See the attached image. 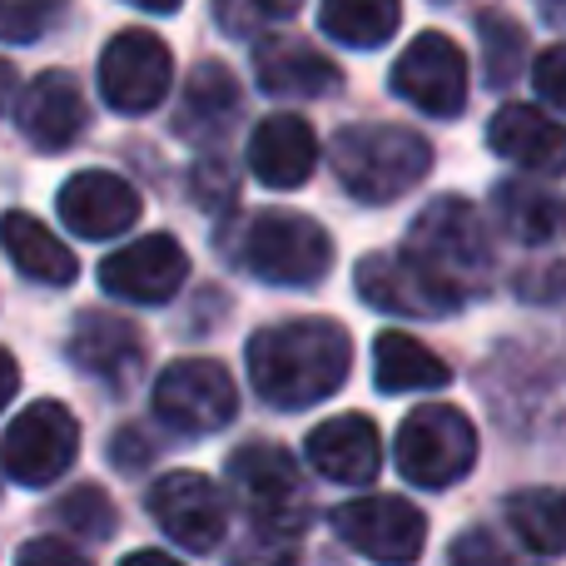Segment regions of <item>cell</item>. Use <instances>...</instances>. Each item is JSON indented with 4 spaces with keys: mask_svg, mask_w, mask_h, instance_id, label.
Listing matches in <instances>:
<instances>
[{
    "mask_svg": "<svg viewBox=\"0 0 566 566\" xmlns=\"http://www.w3.org/2000/svg\"><path fill=\"white\" fill-rule=\"evenodd\" d=\"M353 368V343L328 318H293L249 338V382L269 408L298 412L333 398Z\"/></svg>",
    "mask_w": 566,
    "mask_h": 566,
    "instance_id": "obj_1",
    "label": "cell"
},
{
    "mask_svg": "<svg viewBox=\"0 0 566 566\" xmlns=\"http://www.w3.org/2000/svg\"><path fill=\"white\" fill-rule=\"evenodd\" d=\"M333 175L363 205H392L432 169V145L402 125H348L328 145Z\"/></svg>",
    "mask_w": 566,
    "mask_h": 566,
    "instance_id": "obj_2",
    "label": "cell"
},
{
    "mask_svg": "<svg viewBox=\"0 0 566 566\" xmlns=\"http://www.w3.org/2000/svg\"><path fill=\"white\" fill-rule=\"evenodd\" d=\"M239 269L274 289H313L333 264V239L308 214L293 209H259L234 239Z\"/></svg>",
    "mask_w": 566,
    "mask_h": 566,
    "instance_id": "obj_3",
    "label": "cell"
},
{
    "mask_svg": "<svg viewBox=\"0 0 566 566\" xmlns=\"http://www.w3.org/2000/svg\"><path fill=\"white\" fill-rule=\"evenodd\" d=\"M408 259H418L428 274H438L442 283L462 289L472 298L478 279L492 269V239L482 214L468 205V199L448 195V199H432L418 219H412V234H408Z\"/></svg>",
    "mask_w": 566,
    "mask_h": 566,
    "instance_id": "obj_4",
    "label": "cell"
},
{
    "mask_svg": "<svg viewBox=\"0 0 566 566\" xmlns=\"http://www.w3.org/2000/svg\"><path fill=\"white\" fill-rule=\"evenodd\" d=\"M478 462V428L468 412L448 408V402H428L412 408L398 428V472L412 488L442 492L462 482Z\"/></svg>",
    "mask_w": 566,
    "mask_h": 566,
    "instance_id": "obj_5",
    "label": "cell"
},
{
    "mask_svg": "<svg viewBox=\"0 0 566 566\" xmlns=\"http://www.w3.org/2000/svg\"><path fill=\"white\" fill-rule=\"evenodd\" d=\"M229 482L239 488L249 517H254V537L298 542L303 522H308V497H303L298 468L279 442H244L229 458Z\"/></svg>",
    "mask_w": 566,
    "mask_h": 566,
    "instance_id": "obj_6",
    "label": "cell"
},
{
    "mask_svg": "<svg viewBox=\"0 0 566 566\" xmlns=\"http://www.w3.org/2000/svg\"><path fill=\"white\" fill-rule=\"evenodd\" d=\"M239 412V388L214 358H179L155 382V418L179 438H209Z\"/></svg>",
    "mask_w": 566,
    "mask_h": 566,
    "instance_id": "obj_7",
    "label": "cell"
},
{
    "mask_svg": "<svg viewBox=\"0 0 566 566\" xmlns=\"http://www.w3.org/2000/svg\"><path fill=\"white\" fill-rule=\"evenodd\" d=\"M75 452H80L75 412L65 402L45 398V402H30L20 418H10L6 438H0V468L20 488H50L75 462Z\"/></svg>",
    "mask_w": 566,
    "mask_h": 566,
    "instance_id": "obj_8",
    "label": "cell"
},
{
    "mask_svg": "<svg viewBox=\"0 0 566 566\" xmlns=\"http://www.w3.org/2000/svg\"><path fill=\"white\" fill-rule=\"evenodd\" d=\"M388 85H392V95L408 99L422 115L458 119L462 105H468V55H462V45L448 40L442 30H422L398 55Z\"/></svg>",
    "mask_w": 566,
    "mask_h": 566,
    "instance_id": "obj_9",
    "label": "cell"
},
{
    "mask_svg": "<svg viewBox=\"0 0 566 566\" xmlns=\"http://www.w3.org/2000/svg\"><path fill=\"white\" fill-rule=\"evenodd\" d=\"M175 60L155 30H119L99 55V95L115 115H149L169 95Z\"/></svg>",
    "mask_w": 566,
    "mask_h": 566,
    "instance_id": "obj_10",
    "label": "cell"
},
{
    "mask_svg": "<svg viewBox=\"0 0 566 566\" xmlns=\"http://www.w3.org/2000/svg\"><path fill=\"white\" fill-rule=\"evenodd\" d=\"M333 532L348 542L358 557L378 566H412L428 542V517L402 497H353L333 512Z\"/></svg>",
    "mask_w": 566,
    "mask_h": 566,
    "instance_id": "obj_11",
    "label": "cell"
},
{
    "mask_svg": "<svg viewBox=\"0 0 566 566\" xmlns=\"http://www.w3.org/2000/svg\"><path fill=\"white\" fill-rule=\"evenodd\" d=\"M358 293L373 303V308L382 313H402V318H448V313H458L462 303H468V293L452 289V283H442L438 274H428V269L418 264V259H408L398 249V254H368L358 264Z\"/></svg>",
    "mask_w": 566,
    "mask_h": 566,
    "instance_id": "obj_12",
    "label": "cell"
},
{
    "mask_svg": "<svg viewBox=\"0 0 566 566\" xmlns=\"http://www.w3.org/2000/svg\"><path fill=\"white\" fill-rule=\"evenodd\" d=\"M149 517L185 552H214L229 527L224 492L209 478H199V472H169V478H159L149 488Z\"/></svg>",
    "mask_w": 566,
    "mask_h": 566,
    "instance_id": "obj_13",
    "label": "cell"
},
{
    "mask_svg": "<svg viewBox=\"0 0 566 566\" xmlns=\"http://www.w3.org/2000/svg\"><path fill=\"white\" fill-rule=\"evenodd\" d=\"M189 279V254L169 234H139L99 264V289L119 303H169Z\"/></svg>",
    "mask_w": 566,
    "mask_h": 566,
    "instance_id": "obj_14",
    "label": "cell"
},
{
    "mask_svg": "<svg viewBox=\"0 0 566 566\" xmlns=\"http://www.w3.org/2000/svg\"><path fill=\"white\" fill-rule=\"evenodd\" d=\"M55 214L80 239H115L125 229H135L139 195L129 179L109 175V169H80V175H70L60 185Z\"/></svg>",
    "mask_w": 566,
    "mask_h": 566,
    "instance_id": "obj_15",
    "label": "cell"
},
{
    "mask_svg": "<svg viewBox=\"0 0 566 566\" xmlns=\"http://www.w3.org/2000/svg\"><path fill=\"white\" fill-rule=\"evenodd\" d=\"M65 358H70V368L105 382L109 392H125L129 382L139 378V368H145V338H139V328L129 318L85 313V318L70 328Z\"/></svg>",
    "mask_w": 566,
    "mask_h": 566,
    "instance_id": "obj_16",
    "label": "cell"
},
{
    "mask_svg": "<svg viewBox=\"0 0 566 566\" xmlns=\"http://www.w3.org/2000/svg\"><path fill=\"white\" fill-rule=\"evenodd\" d=\"M308 462L318 478L343 482V488H368L382 468L378 422L363 412H338L308 432Z\"/></svg>",
    "mask_w": 566,
    "mask_h": 566,
    "instance_id": "obj_17",
    "label": "cell"
},
{
    "mask_svg": "<svg viewBox=\"0 0 566 566\" xmlns=\"http://www.w3.org/2000/svg\"><path fill=\"white\" fill-rule=\"evenodd\" d=\"M254 80L274 99H318L343 85L338 65L298 35H264L254 50Z\"/></svg>",
    "mask_w": 566,
    "mask_h": 566,
    "instance_id": "obj_18",
    "label": "cell"
},
{
    "mask_svg": "<svg viewBox=\"0 0 566 566\" xmlns=\"http://www.w3.org/2000/svg\"><path fill=\"white\" fill-rule=\"evenodd\" d=\"M85 115H90L85 90H80V80L65 75V70H45V75H35L25 85V95H20V105H15L20 135L40 149L75 145L80 129H85Z\"/></svg>",
    "mask_w": 566,
    "mask_h": 566,
    "instance_id": "obj_19",
    "label": "cell"
},
{
    "mask_svg": "<svg viewBox=\"0 0 566 566\" xmlns=\"http://www.w3.org/2000/svg\"><path fill=\"white\" fill-rule=\"evenodd\" d=\"M239 105H244V90H239L234 70L219 65V60H205V65L189 75L185 95H179L175 135L199 149L224 145V135L239 125Z\"/></svg>",
    "mask_w": 566,
    "mask_h": 566,
    "instance_id": "obj_20",
    "label": "cell"
},
{
    "mask_svg": "<svg viewBox=\"0 0 566 566\" xmlns=\"http://www.w3.org/2000/svg\"><path fill=\"white\" fill-rule=\"evenodd\" d=\"M249 169L269 189H298L318 169V135L303 115H269L249 135Z\"/></svg>",
    "mask_w": 566,
    "mask_h": 566,
    "instance_id": "obj_21",
    "label": "cell"
},
{
    "mask_svg": "<svg viewBox=\"0 0 566 566\" xmlns=\"http://www.w3.org/2000/svg\"><path fill=\"white\" fill-rule=\"evenodd\" d=\"M0 249H6V259H10V264H15L30 283H50V289H65V283L80 279L75 254H70V249L60 244V239L50 234V229L40 224L35 214H25V209H10V214L0 219Z\"/></svg>",
    "mask_w": 566,
    "mask_h": 566,
    "instance_id": "obj_22",
    "label": "cell"
},
{
    "mask_svg": "<svg viewBox=\"0 0 566 566\" xmlns=\"http://www.w3.org/2000/svg\"><path fill=\"white\" fill-rule=\"evenodd\" d=\"M488 145L497 149L502 159L522 169H557L562 159V125L547 115V109L532 105H502L488 125Z\"/></svg>",
    "mask_w": 566,
    "mask_h": 566,
    "instance_id": "obj_23",
    "label": "cell"
},
{
    "mask_svg": "<svg viewBox=\"0 0 566 566\" xmlns=\"http://www.w3.org/2000/svg\"><path fill=\"white\" fill-rule=\"evenodd\" d=\"M452 368L428 348V343L408 338V333H378L373 343V382L378 392H432L448 388Z\"/></svg>",
    "mask_w": 566,
    "mask_h": 566,
    "instance_id": "obj_24",
    "label": "cell"
},
{
    "mask_svg": "<svg viewBox=\"0 0 566 566\" xmlns=\"http://www.w3.org/2000/svg\"><path fill=\"white\" fill-rule=\"evenodd\" d=\"M318 25L348 50H378L402 25V0H318Z\"/></svg>",
    "mask_w": 566,
    "mask_h": 566,
    "instance_id": "obj_25",
    "label": "cell"
},
{
    "mask_svg": "<svg viewBox=\"0 0 566 566\" xmlns=\"http://www.w3.org/2000/svg\"><path fill=\"white\" fill-rule=\"evenodd\" d=\"M497 219L512 239L522 244H552L562 224L557 195L542 185H527V179H502L497 185Z\"/></svg>",
    "mask_w": 566,
    "mask_h": 566,
    "instance_id": "obj_26",
    "label": "cell"
},
{
    "mask_svg": "<svg viewBox=\"0 0 566 566\" xmlns=\"http://www.w3.org/2000/svg\"><path fill=\"white\" fill-rule=\"evenodd\" d=\"M507 522L537 557H557L562 552V497L557 488H527L507 502Z\"/></svg>",
    "mask_w": 566,
    "mask_h": 566,
    "instance_id": "obj_27",
    "label": "cell"
},
{
    "mask_svg": "<svg viewBox=\"0 0 566 566\" xmlns=\"http://www.w3.org/2000/svg\"><path fill=\"white\" fill-rule=\"evenodd\" d=\"M303 0H214V20L224 35L249 40V35H269L274 25L298 15Z\"/></svg>",
    "mask_w": 566,
    "mask_h": 566,
    "instance_id": "obj_28",
    "label": "cell"
},
{
    "mask_svg": "<svg viewBox=\"0 0 566 566\" xmlns=\"http://www.w3.org/2000/svg\"><path fill=\"white\" fill-rule=\"evenodd\" d=\"M482 50H488V80L492 85H512V75L527 60V40L507 15H482Z\"/></svg>",
    "mask_w": 566,
    "mask_h": 566,
    "instance_id": "obj_29",
    "label": "cell"
},
{
    "mask_svg": "<svg viewBox=\"0 0 566 566\" xmlns=\"http://www.w3.org/2000/svg\"><path fill=\"white\" fill-rule=\"evenodd\" d=\"M55 517L65 522L70 532H80V537H95V542L115 537V502H109L99 488L65 492V497H60V507H55Z\"/></svg>",
    "mask_w": 566,
    "mask_h": 566,
    "instance_id": "obj_30",
    "label": "cell"
},
{
    "mask_svg": "<svg viewBox=\"0 0 566 566\" xmlns=\"http://www.w3.org/2000/svg\"><path fill=\"white\" fill-rule=\"evenodd\" d=\"M70 0H0V40L10 45H35L60 15H65Z\"/></svg>",
    "mask_w": 566,
    "mask_h": 566,
    "instance_id": "obj_31",
    "label": "cell"
},
{
    "mask_svg": "<svg viewBox=\"0 0 566 566\" xmlns=\"http://www.w3.org/2000/svg\"><path fill=\"white\" fill-rule=\"evenodd\" d=\"M452 566H512V557H507V547H502L492 532L472 527V532H462V537L452 542Z\"/></svg>",
    "mask_w": 566,
    "mask_h": 566,
    "instance_id": "obj_32",
    "label": "cell"
},
{
    "mask_svg": "<svg viewBox=\"0 0 566 566\" xmlns=\"http://www.w3.org/2000/svg\"><path fill=\"white\" fill-rule=\"evenodd\" d=\"M293 562H298V547H293V542L254 537V532H249L244 547L234 552V562H229V566H293Z\"/></svg>",
    "mask_w": 566,
    "mask_h": 566,
    "instance_id": "obj_33",
    "label": "cell"
},
{
    "mask_svg": "<svg viewBox=\"0 0 566 566\" xmlns=\"http://www.w3.org/2000/svg\"><path fill=\"white\" fill-rule=\"evenodd\" d=\"M15 566H90V562L80 557L75 547H65V542L40 537V542H25V547H20Z\"/></svg>",
    "mask_w": 566,
    "mask_h": 566,
    "instance_id": "obj_34",
    "label": "cell"
},
{
    "mask_svg": "<svg viewBox=\"0 0 566 566\" xmlns=\"http://www.w3.org/2000/svg\"><path fill=\"white\" fill-rule=\"evenodd\" d=\"M532 75H537V95L547 99L552 109H562V99H566V90H562V45H547L537 55V70H532Z\"/></svg>",
    "mask_w": 566,
    "mask_h": 566,
    "instance_id": "obj_35",
    "label": "cell"
},
{
    "mask_svg": "<svg viewBox=\"0 0 566 566\" xmlns=\"http://www.w3.org/2000/svg\"><path fill=\"white\" fill-rule=\"evenodd\" d=\"M149 458V448H145V442H139L135 438V432H119V438H115V462H119V468H139V462H145Z\"/></svg>",
    "mask_w": 566,
    "mask_h": 566,
    "instance_id": "obj_36",
    "label": "cell"
},
{
    "mask_svg": "<svg viewBox=\"0 0 566 566\" xmlns=\"http://www.w3.org/2000/svg\"><path fill=\"white\" fill-rule=\"evenodd\" d=\"M15 388H20V368H15V358H10V353L0 348V412L10 408V398H15Z\"/></svg>",
    "mask_w": 566,
    "mask_h": 566,
    "instance_id": "obj_37",
    "label": "cell"
},
{
    "mask_svg": "<svg viewBox=\"0 0 566 566\" xmlns=\"http://www.w3.org/2000/svg\"><path fill=\"white\" fill-rule=\"evenodd\" d=\"M119 566H179V562L165 557V552H135V557H125Z\"/></svg>",
    "mask_w": 566,
    "mask_h": 566,
    "instance_id": "obj_38",
    "label": "cell"
},
{
    "mask_svg": "<svg viewBox=\"0 0 566 566\" xmlns=\"http://www.w3.org/2000/svg\"><path fill=\"white\" fill-rule=\"evenodd\" d=\"M129 6L149 10V15H169V10H179V6H185V0H129Z\"/></svg>",
    "mask_w": 566,
    "mask_h": 566,
    "instance_id": "obj_39",
    "label": "cell"
},
{
    "mask_svg": "<svg viewBox=\"0 0 566 566\" xmlns=\"http://www.w3.org/2000/svg\"><path fill=\"white\" fill-rule=\"evenodd\" d=\"M10 95H15V70H10L6 60H0V109L10 105Z\"/></svg>",
    "mask_w": 566,
    "mask_h": 566,
    "instance_id": "obj_40",
    "label": "cell"
}]
</instances>
